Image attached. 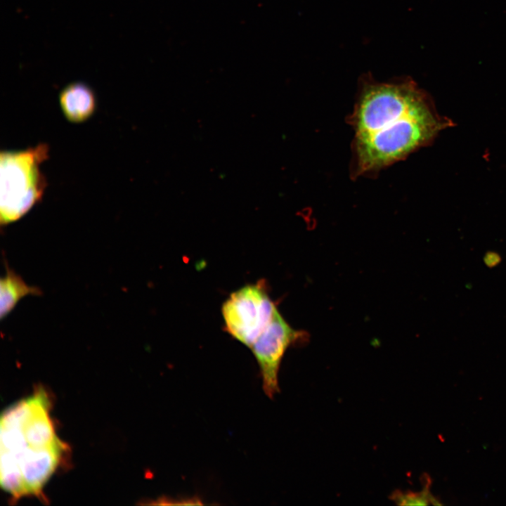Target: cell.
<instances>
[{
	"mask_svg": "<svg viewBox=\"0 0 506 506\" xmlns=\"http://www.w3.org/2000/svg\"><path fill=\"white\" fill-rule=\"evenodd\" d=\"M353 133L351 174L371 176L427 145L449 126L410 78L360 79L349 117Z\"/></svg>",
	"mask_w": 506,
	"mask_h": 506,
	"instance_id": "cell-1",
	"label": "cell"
},
{
	"mask_svg": "<svg viewBox=\"0 0 506 506\" xmlns=\"http://www.w3.org/2000/svg\"><path fill=\"white\" fill-rule=\"evenodd\" d=\"M46 394L39 389L7 408L0 425V481L15 498L38 495L63 450L50 417Z\"/></svg>",
	"mask_w": 506,
	"mask_h": 506,
	"instance_id": "cell-2",
	"label": "cell"
},
{
	"mask_svg": "<svg viewBox=\"0 0 506 506\" xmlns=\"http://www.w3.org/2000/svg\"><path fill=\"white\" fill-rule=\"evenodd\" d=\"M46 143L0 155V221L7 226L25 216L44 193L46 181L40 165L48 158Z\"/></svg>",
	"mask_w": 506,
	"mask_h": 506,
	"instance_id": "cell-3",
	"label": "cell"
},
{
	"mask_svg": "<svg viewBox=\"0 0 506 506\" xmlns=\"http://www.w3.org/2000/svg\"><path fill=\"white\" fill-rule=\"evenodd\" d=\"M276 310L264 281L247 285L232 292L222 305L225 330L250 349Z\"/></svg>",
	"mask_w": 506,
	"mask_h": 506,
	"instance_id": "cell-4",
	"label": "cell"
},
{
	"mask_svg": "<svg viewBox=\"0 0 506 506\" xmlns=\"http://www.w3.org/2000/svg\"><path fill=\"white\" fill-rule=\"evenodd\" d=\"M302 336L303 333L293 329L277 309L250 348L259 368L262 388L268 397L273 398L279 391L278 372L287 349Z\"/></svg>",
	"mask_w": 506,
	"mask_h": 506,
	"instance_id": "cell-5",
	"label": "cell"
},
{
	"mask_svg": "<svg viewBox=\"0 0 506 506\" xmlns=\"http://www.w3.org/2000/svg\"><path fill=\"white\" fill-rule=\"evenodd\" d=\"M58 100L64 116L72 123L86 121L93 115L96 108L94 91L82 82L66 85L60 91Z\"/></svg>",
	"mask_w": 506,
	"mask_h": 506,
	"instance_id": "cell-6",
	"label": "cell"
},
{
	"mask_svg": "<svg viewBox=\"0 0 506 506\" xmlns=\"http://www.w3.org/2000/svg\"><path fill=\"white\" fill-rule=\"evenodd\" d=\"M6 266V274L0 280L1 319L6 318L24 297L42 294L39 287L27 285L7 264Z\"/></svg>",
	"mask_w": 506,
	"mask_h": 506,
	"instance_id": "cell-7",
	"label": "cell"
},
{
	"mask_svg": "<svg viewBox=\"0 0 506 506\" xmlns=\"http://www.w3.org/2000/svg\"><path fill=\"white\" fill-rule=\"evenodd\" d=\"M430 484L431 482L427 481L420 492L396 491L391 494L390 499L399 505H441L442 503L430 493Z\"/></svg>",
	"mask_w": 506,
	"mask_h": 506,
	"instance_id": "cell-8",
	"label": "cell"
},
{
	"mask_svg": "<svg viewBox=\"0 0 506 506\" xmlns=\"http://www.w3.org/2000/svg\"><path fill=\"white\" fill-rule=\"evenodd\" d=\"M500 257L498 253L495 252H488L484 257V262L488 267H494L498 264L500 261Z\"/></svg>",
	"mask_w": 506,
	"mask_h": 506,
	"instance_id": "cell-9",
	"label": "cell"
}]
</instances>
